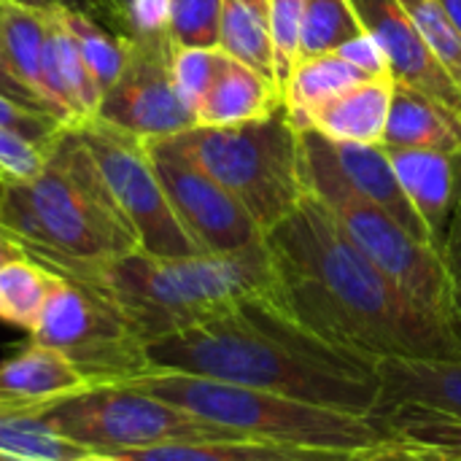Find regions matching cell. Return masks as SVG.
Segmentation results:
<instances>
[{"label":"cell","instance_id":"cell-1","mask_svg":"<svg viewBox=\"0 0 461 461\" xmlns=\"http://www.w3.org/2000/svg\"><path fill=\"white\" fill-rule=\"evenodd\" d=\"M265 243L276 305L321 340L373 362L461 357L454 332L400 292L311 192L265 232Z\"/></svg>","mask_w":461,"mask_h":461},{"label":"cell","instance_id":"cell-2","mask_svg":"<svg viewBox=\"0 0 461 461\" xmlns=\"http://www.w3.org/2000/svg\"><path fill=\"white\" fill-rule=\"evenodd\" d=\"M149 359L154 370L273 392L357 416H375L381 397L378 362L321 340L265 297L149 343Z\"/></svg>","mask_w":461,"mask_h":461},{"label":"cell","instance_id":"cell-3","mask_svg":"<svg viewBox=\"0 0 461 461\" xmlns=\"http://www.w3.org/2000/svg\"><path fill=\"white\" fill-rule=\"evenodd\" d=\"M0 221L30 259L57 276H73L138 249L135 230L76 124L57 132L35 178L0 186Z\"/></svg>","mask_w":461,"mask_h":461},{"label":"cell","instance_id":"cell-4","mask_svg":"<svg viewBox=\"0 0 461 461\" xmlns=\"http://www.w3.org/2000/svg\"><path fill=\"white\" fill-rule=\"evenodd\" d=\"M103 294L149 343L197 327L246 300L276 303V267L267 243L230 254L151 257L140 249L73 276Z\"/></svg>","mask_w":461,"mask_h":461},{"label":"cell","instance_id":"cell-5","mask_svg":"<svg viewBox=\"0 0 461 461\" xmlns=\"http://www.w3.org/2000/svg\"><path fill=\"white\" fill-rule=\"evenodd\" d=\"M132 386L170 405H178L192 416L262 443L338 454H370L400 443L389 421L381 416L330 411L273 392L221 384L211 378L154 370L132 381Z\"/></svg>","mask_w":461,"mask_h":461},{"label":"cell","instance_id":"cell-6","mask_svg":"<svg viewBox=\"0 0 461 461\" xmlns=\"http://www.w3.org/2000/svg\"><path fill=\"white\" fill-rule=\"evenodd\" d=\"M157 140L235 194L262 232L284 221L308 194L300 170V130L286 103L262 119L192 127Z\"/></svg>","mask_w":461,"mask_h":461},{"label":"cell","instance_id":"cell-7","mask_svg":"<svg viewBox=\"0 0 461 461\" xmlns=\"http://www.w3.org/2000/svg\"><path fill=\"white\" fill-rule=\"evenodd\" d=\"M300 170L305 189L319 197L348 240L429 319L451 330L448 324V284L440 262V251L416 240L386 211L365 200L330 159L327 143L319 132H300Z\"/></svg>","mask_w":461,"mask_h":461},{"label":"cell","instance_id":"cell-8","mask_svg":"<svg viewBox=\"0 0 461 461\" xmlns=\"http://www.w3.org/2000/svg\"><path fill=\"white\" fill-rule=\"evenodd\" d=\"M38 416L62 440L97 454H132L176 443L251 440L140 392L132 384L89 386L41 408Z\"/></svg>","mask_w":461,"mask_h":461},{"label":"cell","instance_id":"cell-9","mask_svg":"<svg viewBox=\"0 0 461 461\" xmlns=\"http://www.w3.org/2000/svg\"><path fill=\"white\" fill-rule=\"evenodd\" d=\"M27 335L62 354L89 386L132 384L154 373L149 346L127 319L103 294L62 276Z\"/></svg>","mask_w":461,"mask_h":461},{"label":"cell","instance_id":"cell-10","mask_svg":"<svg viewBox=\"0 0 461 461\" xmlns=\"http://www.w3.org/2000/svg\"><path fill=\"white\" fill-rule=\"evenodd\" d=\"M76 127L92 151L116 205L132 224L138 249L167 259L203 254L176 219L143 138L97 116Z\"/></svg>","mask_w":461,"mask_h":461},{"label":"cell","instance_id":"cell-11","mask_svg":"<svg viewBox=\"0 0 461 461\" xmlns=\"http://www.w3.org/2000/svg\"><path fill=\"white\" fill-rule=\"evenodd\" d=\"M176 43L167 30L127 35V57L119 78L105 89L97 119L143 140L197 127L173 78Z\"/></svg>","mask_w":461,"mask_h":461},{"label":"cell","instance_id":"cell-12","mask_svg":"<svg viewBox=\"0 0 461 461\" xmlns=\"http://www.w3.org/2000/svg\"><path fill=\"white\" fill-rule=\"evenodd\" d=\"M146 149L176 219L203 254H230L265 240L246 205L208 173L157 138H149Z\"/></svg>","mask_w":461,"mask_h":461},{"label":"cell","instance_id":"cell-13","mask_svg":"<svg viewBox=\"0 0 461 461\" xmlns=\"http://www.w3.org/2000/svg\"><path fill=\"white\" fill-rule=\"evenodd\" d=\"M362 27L384 49L392 76L461 116V89L432 54L400 0H351Z\"/></svg>","mask_w":461,"mask_h":461},{"label":"cell","instance_id":"cell-14","mask_svg":"<svg viewBox=\"0 0 461 461\" xmlns=\"http://www.w3.org/2000/svg\"><path fill=\"white\" fill-rule=\"evenodd\" d=\"M0 24L5 54L16 78L65 124L68 113L59 103L51 65V35H49V8L24 0H0Z\"/></svg>","mask_w":461,"mask_h":461},{"label":"cell","instance_id":"cell-15","mask_svg":"<svg viewBox=\"0 0 461 461\" xmlns=\"http://www.w3.org/2000/svg\"><path fill=\"white\" fill-rule=\"evenodd\" d=\"M324 138V135H321ZM330 159L340 170V176L373 205L386 211L397 224H402L416 240L432 243V235L424 224V219L411 205L405 189L397 181L394 165L389 159V151L381 143H351V140H327Z\"/></svg>","mask_w":461,"mask_h":461},{"label":"cell","instance_id":"cell-16","mask_svg":"<svg viewBox=\"0 0 461 461\" xmlns=\"http://www.w3.org/2000/svg\"><path fill=\"white\" fill-rule=\"evenodd\" d=\"M89 389V381L54 348L27 340L0 362V405L32 411Z\"/></svg>","mask_w":461,"mask_h":461},{"label":"cell","instance_id":"cell-17","mask_svg":"<svg viewBox=\"0 0 461 461\" xmlns=\"http://www.w3.org/2000/svg\"><path fill=\"white\" fill-rule=\"evenodd\" d=\"M375 416L400 405H419L461 421L459 359H384Z\"/></svg>","mask_w":461,"mask_h":461},{"label":"cell","instance_id":"cell-18","mask_svg":"<svg viewBox=\"0 0 461 461\" xmlns=\"http://www.w3.org/2000/svg\"><path fill=\"white\" fill-rule=\"evenodd\" d=\"M386 149V146H384ZM394 165L397 181L405 189L411 205L424 219L435 249L448 230V219L456 200V165L454 154L424 151V149H386Z\"/></svg>","mask_w":461,"mask_h":461},{"label":"cell","instance_id":"cell-19","mask_svg":"<svg viewBox=\"0 0 461 461\" xmlns=\"http://www.w3.org/2000/svg\"><path fill=\"white\" fill-rule=\"evenodd\" d=\"M392 89H394L392 76L362 81L330 97L327 103L316 105L305 116L303 130H313L327 140L381 143L389 119V105H392Z\"/></svg>","mask_w":461,"mask_h":461},{"label":"cell","instance_id":"cell-20","mask_svg":"<svg viewBox=\"0 0 461 461\" xmlns=\"http://www.w3.org/2000/svg\"><path fill=\"white\" fill-rule=\"evenodd\" d=\"M381 146L459 154L461 116L440 105L438 100L427 97L424 92L394 81Z\"/></svg>","mask_w":461,"mask_h":461},{"label":"cell","instance_id":"cell-21","mask_svg":"<svg viewBox=\"0 0 461 461\" xmlns=\"http://www.w3.org/2000/svg\"><path fill=\"white\" fill-rule=\"evenodd\" d=\"M281 103L284 95L270 78L224 54L205 97L194 108V122L197 127H230L262 119Z\"/></svg>","mask_w":461,"mask_h":461},{"label":"cell","instance_id":"cell-22","mask_svg":"<svg viewBox=\"0 0 461 461\" xmlns=\"http://www.w3.org/2000/svg\"><path fill=\"white\" fill-rule=\"evenodd\" d=\"M132 461H348L357 454L297 448L262 440H211V443H176L146 451L124 454Z\"/></svg>","mask_w":461,"mask_h":461},{"label":"cell","instance_id":"cell-23","mask_svg":"<svg viewBox=\"0 0 461 461\" xmlns=\"http://www.w3.org/2000/svg\"><path fill=\"white\" fill-rule=\"evenodd\" d=\"M219 49L276 84L270 0H221Z\"/></svg>","mask_w":461,"mask_h":461},{"label":"cell","instance_id":"cell-24","mask_svg":"<svg viewBox=\"0 0 461 461\" xmlns=\"http://www.w3.org/2000/svg\"><path fill=\"white\" fill-rule=\"evenodd\" d=\"M370 78L373 76H367L362 68H357L338 51L300 59L286 89H284V103L289 108L294 127L303 132V122L316 105H321L330 97H335L362 81H370Z\"/></svg>","mask_w":461,"mask_h":461},{"label":"cell","instance_id":"cell-25","mask_svg":"<svg viewBox=\"0 0 461 461\" xmlns=\"http://www.w3.org/2000/svg\"><path fill=\"white\" fill-rule=\"evenodd\" d=\"M57 273L22 257L0 267V321L30 332L57 284Z\"/></svg>","mask_w":461,"mask_h":461},{"label":"cell","instance_id":"cell-26","mask_svg":"<svg viewBox=\"0 0 461 461\" xmlns=\"http://www.w3.org/2000/svg\"><path fill=\"white\" fill-rule=\"evenodd\" d=\"M65 30L70 32L84 65L89 68L92 78L97 81L100 92L105 95V89L119 78L122 68H124V57H127V35L116 32L113 27L103 24L100 19L84 14V11H73V8H57Z\"/></svg>","mask_w":461,"mask_h":461},{"label":"cell","instance_id":"cell-27","mask_svg":"<svg viewBox=\"0 0 461 461\" xmlns=\"http://www.w3.org/2000/svg\"><path fill=\"white\" fill-rule=\"evenodd\" d=\"M0 451L22 461H73L84 451L54 435L32 411L0 405Z\"/></svg>","mask_w":461,"mask_h":461},{"label":"cell","instance_id":"cell-28","mask_svg":"<svg viewBox=\"0 0 461 461\" xmlns=\"http://www.w3.org/2000/svg\"><path fill=\"white\" fill-rule=\"evenodd\" d=\"M381 419L389 421V427L394 429L397 440L411 446V448H421L446 459L461 461V421L419 408V405H400L392 411L378 413Z\"/></svg>","mask_w":461,"mask_h":461},{"label":"cell","instance_id":"cell-29","mask_svg":"<svg viewBox=\"0 0 461 461\" xmlns=\"http://www.w3.org/2000/svg\"><path fill=\"white\" fill-rule=\"evenodd\" d=\"M365 32L351 0H305L300 59L332 54Z\"/></svg>","mask_w":461,"mask_h":461},{"label":"cell","instance_id":"cell-30","mask_svg":"<svg viewBox=\"0 0 461 461\" xmlns=\"http://www.w3.org/2000/svg\"><path fill=\"white\" fill-rule=\"evenodd\" d=\"M167 32L178 49H219L221 0H170Z\"/></svg>","mask_w":461,"mask_h":461},{"label":"cell","instance_id":"cell-31","mask_svg":"<svg viewBox=\"0 0 461 461\" xmlns=\"http://www.w3.org/2000/svg\"><path fill=\"white\" fill-rule=\"evenodd\" d=\"M413 24L419 27L421 38L432 49V54L440 59V65L448 70V76L459 84L461 89V35L454 22L448 19L440 0H400Z\"/></svg>","mask_w":461,"mask_h":461},{"label":"cell","instance_id":"cell-32","mask_svg":"<svg viewBox=\"0 0 461 461\" xmlns=\"http://www.w3.org/2000/svg\"><path fill=\"white\" fill-rule=\"evenodd\" d=\"M303 5H305V0H270L273 62H276V84H278L281 95L300 62Z\"/></svg>","mask_w":461,"mask_h":461},{"label":"cell","instance_id":"cell-33","mask_svg":"<svg viewBox=\"0 0 461 461\" xmlns=\"http://www.w3.org/2000/svg\"><path fill=\"white\" fill-rule=\"evenodd\" d=\"M224 59L221 49H178L173 54V78H176V89L181 95V100L192 108L200 105V100L205 97L219 65Z\"/></svg>","mask_w":461,"mask_h":461},{"label":"cell","instance_id":"cell-34","mask_svg":"<svg viewBox=\"0 0 461 461\" xmlns=\"http://www.w3.org/2000/svg\"><path fill=\"white\" fill-rule=\"evenodd\" d=\"M454 165H456V200H454L446 238L440 243V262L448 284V324L454 338L461 343V151L454 154Z\"/></svg>","mask_w":461,"mask_h":461},{"label":"cell","instance_id":"cell-35","mask_svg":"<svg viewBox=\"0 0 461 461\" xmlns=\"http://www.w3.org/2000/svg\"><path fill=\"white\" fill-rule=\"evenodd\" d=\"M49 146H38L14 130L0 127V173L5 184H24L43 167Z\"/></svg>","mask_w":461,"mask_h":461},{"label":"cell","instance_id":"cell-36","mask_svg":"<svg viewBox=\"0 0 461 461\" xmlns=\"http://www.w3.org/2000/svg\"><path fill=\"white\" fill-rule=\"evenodd\" d=\"M0 127L5 130H14L19 132L22 138L38 143V146H49L57 132L65 127V122L49 116V113H35V111H27L16 103H11L8 97L0 95Z\"/></svg>","mask_w":461,"mask_h":461},{"label":"cell","instance_id":"cell-37","mask_svg":"<svg viewBox=\"0 0 461 461\" xmlns=\"http://www.w3.org/2000/svg\"><path fill=\"white\" fill-rule=\"evenodd\" d=\"M338 54L346 57L348 62H354L357 68H362V70H365L367 76H373V78H386V76H392V68H389V59H386L384 49H381V46L375 43V38L367 35V32H362L359 38L343 43V46L338 49ZM392 78H394V76H392Z\"/></svg>","mask_w":461,"mask_h":461},{"label":"cell","instance_id":"cell-38","mask_svg":"<svg viewBox=\"0 0 461 461\" xmlns=\"http://www.w3.org/2000/svg\"><path fill=\"white\" fill-rule=\"evenodd\" d=\"M167 11L170 0H130L124 14V35L167 30Z\"/></svg>","mask_w":461,"mask_h":461},{"label":"cell","instance_id":"cell-39","mask_svg":"<svg viewBox=\"0 0 461 461\" xmlns=\"http://www.w3.org/2000/svg\"><path fill=\"white\" fill-rule=\"evenodd\" d=\"M0 95L3 97H8L11 103H16V105H22V108H27V111H35V113H49V116H54L19 78H16V73L11 70V62H8V54H5V41H3V24H0ZM57 119V116H54ZM62 122V119H59Z\"/></svg>","mask_w":461,"mask_h":461},{"label":"cell","instance_id":"cell-40","mask_svg":"<svg viewBox=\"0 0 461 461\" xmlns=\"http://www.w3.org/2000/svg\"><path fill=\"white\" fill-rule=\"evenodd\" d=\"M32 5H43V8H73V11H84L95 19H100L103 24L113 27L116 32H122L116 14L111 11V5L105 0H32Z\"/></svg>","mask_w":461,"mask_h":461},{"label":"cell","instance_id":"cell-41","mask_svg":"<svg viewBox=\"0 0 461 461\" xmlns=\"http://www.w3.org/2000/svg\"><path fill=\"white\" fill-rule=\"evenodd\" d=\"M348 461H454L446 459V456H438V454H429V451H421V448H411L405 443H394L389 448H381V451H370V454H357L354 459Z\"/></svg>","mask_w":461,"mask_h":461},{"label":"cell","instance_id":"cell-42","mask_svg":"<svg viewBox=\"0 0 461 461\" xmlns=\"http://www.w3.org/2000/svg\"><path fill=\"white\" fill-rule=\"evenodd\" d=\"M22 257H27L24 249L19 246V240H16V238L5 230V224L0 221V267H3L5 262L22 259Z\"/></svg>","mask_w":461,"mask_h":461},{"label":"cell","instance_id":"cell-43","mask_svg":"<svg viewBox=\"0 0 461 461\" xmlns=\"http://www.w3.org/2000/svg\"><path fill=\"white\" fill-rule=\"evenodd\" d=\"M73 461H132L124 454H97V451H84L81 456H76Z\"/></svg>","mask_w":461,"mask_h":461},{"label":"cell","instance_id":"cell-44","mask_svg":"<svg viewBox=\"0 0 461 461\" xmlns=\"http://www.w3.org/2000/svg\"><path fill=\"white\" fill-rule=\"evenodd\" d=\"M440 5L446 8L448 19L454 22L456 32H459V35H461V0H440Z\"/></svg>","mask_w":461,"mask_h":461},{"label":"cell","instance_id":"cell-45","mask_svg":"<svg viewBox=\"0 0 461 461\" xmlns=\"http://www.w3.org/2000/svg\"><path fill=\"white\" fill-rule=\"evenodd\" d=\"M108 5H111V11L116 14V19H119V27H122V35H124V14H127V8H130V0H105Z\"/></svg>","mask_w":461,"mask_h":461},{"label":"cell","instance_id":"cell-46","mask_svg":"<svg viewBox=\"0 0 461 461\" xmlns=\"http://www.w3.org/2000/svg\"><path fill=\"white\" fill-rule=\"evenodd\" d=\"M0 461H22V459H16V456H11V454H3V451H0Z\"/></svg>","mask_w":461,"mask_h":461},{"label":"cell","instance_id":"cell-47","mask_svg":"<svg viewBox=\"0 0 461 461\" xmlns=\"http://www.w3.org/2000/svg\"><path fill=\"white\" fill-rule=\"evenodd\" d=\"M3 184H5V181H3V173H0V186H3Z\"/></svg>","mask_w":461,"mask_h":461},{"label":"cell","instance_id":"cell-48","mask_svg":"<svg viewBox=\"0 0 461 461\" xmlns=\"http://www.w3.org/2000/svg\"><path fill=\"white\" fill-rule=\"evenodd\" d=\"M24 3H32V0H24Z\"/></svg>","mask_w":461,"mask_h":461}]
</instances>
